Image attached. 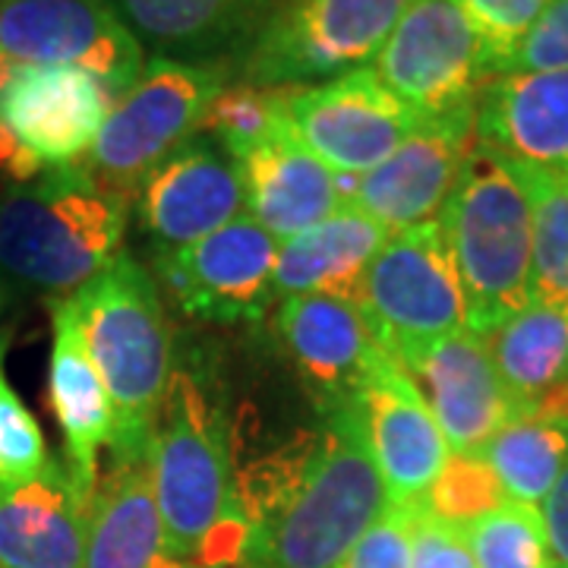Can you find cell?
<instances>
[{
  "mask_svg": "<svg viewBox=\"0 0 568 568\" xmlns=\"http://www.w3.org/2000/svg\"><path fill=\"white\" fill-rule=\"evenodd\" d=\"M388 508L361 407L342 405L234 467L244 568H342Z\"/></svg>",
  "mask_w": 568,
  "mask_h": 568,
  "instance_id": "cell-1",
  "label": "cell"
},
{
  "mask_svg": "<svg viewBox=\"0 0 568 568\" xmlns=\"http://www.w3.org/2000/svg\"><path fill=\"white\" fill-rule=\"evenodd\" d=\"M149 465L168 556L183 568L237 566L244 528L234 515L231 433L212 388L186 366L171 373Z\"/></svg>",
  "mask_w": 568,
  "mask_h": 568,
  "instance_id": "cell-2",
  "label": "cell"
},
{
  "mask_svg": "<svg viewBox=\"0 0 568 568\" xmlns=\"http://www.w3.org/2000/svg\"><path fill=\"white\" fill-rule=\"evenodd\" d=\"M80 328L114 405V462L149 452L171 383V335L159 284L130 253H118L73 294Z\"/></svg>",
  "mask_w": 568,
  "mask_h": 568,
  "instance_id": "cell-3",
  "label": "cell"
},
{
  "mask_svg": "<svg viewBox=\"0 0 568 568\" xmlns=\"http://www.w3.org/2000/svg\"><path fill=\"white\" fill-rule=\"evenodd\" d=\"M436 222L465 291L467 328L489 335L530 304L534 212L515 162L477 142Z\"/></svg>",
  "mask_w": 568,
  "mask_h": 568,
  "instance_id": "cell-4",
  "label": "cell"
},
{
  "mask_svg": "<svg viewBox=\"0 0 568 568\" xmlns=\"http://www.w3.org/2000/svg\"><path fill=\"white\" fill-rule=\"evenodd\" d=\"M130 205L82 164L44 171L0 200V268L41 291H80L121 253Z\"/></svg>",
  "mask_w": 568,
  "mask_h": 568,
  "instance_id": "cell-5",
  "label": "cell"
},
{
  "mask_svg": "<svg viewBox=\"0 0 568 568\" xmlns=\"http://www.w3.org/2000/svg\"><path fill=\"white\" fill-rule=\"evenodd\" d=\"M222 89L224 70L215 63L145 61L140 80L108 108L82 168L104 190L133 203L142 181L196 136L205 108Z\"/></svg>",
  "mask_w": 568,
  "mask_h": 568,
  "instance_id": "cell-6",
  "label": "cell"
},
{
  "mask_svg": "<svg viewBox=\"0 0 568 568\" xmlns=\"http://www.w3.org/2000/svg\"><path fill=\"white\" fill-rule=\"evenodd\" d=\"M410 0H282L246 44L244 82L301 89L376 61Z\"/></svg>",
  "mask_w": 568,
  "mask_h": 568,
  "instance_id": "cell-7",
  "label": "cell"
},
{
  "mask_svg": "<svg viewBox=\"0 0 568 568\" xmlns=\"http://www.w3.org/2000/svg\"><path fill=\"white\" fill-rule=\"evenodd\" d=\"M354 306L392 361L467 328L465 291L443 224L392 234L366 268Z\"/></svg>",
  "mask_w": 568,
  "mask_h": 568,
  "instance_id": "cell-8",
  "label": "cell"
},
{
  "mask_svg": "<svg viewBox=\"0 0 568 568\" xmlns=\"http://www.w3.org/2000/svg\"><path fill=\"white\" fill-rule=\"evenodd\" d=\"M373 73L420 118L474 108L493 80L484 44L458 0H410L379 48Z\"/></svg>",
  "mask_w": 568,
  "mask_h": 568,
  "instance_id": "cell-9",
  "label": "cell"
},
{
  "mask_svg": "<svg viewBox=\"0 0 568 568\" xmlns=\"http://www.w3.org/2000/svg\"><path fill=\"white\" fill-rule=\"evenodd\" d=\"M0 51L13 67H67L121 99L140 80L145 48L108 0H0Z\"/></svg>",
  "mask_w": 568,
  "mask_h": 568,
  "instance_id": "cell-10",
  "label": "cell"
},
{
  "mask_svg": "<svg viewBox=\"0 0 568 568\" xmlns=\"http://www.w3.org/2000/svg\"><path fill=\"white\" fill-rule=\"evenodd\" d=\"M284 121L291 133L335 174H366L424 121L386 82L361 67L335 80L287 92Z\"/></svg>",
  "mask_w": 568,
  "mask_h": 568,
  "instance_id": "cell-11",
  "label": "cell"
},
{
  "mask_svg": "<svg viewBox=\"0 0 568 568\" xmlns=\"http://www.w3.org/2000/svg\"><path fill=\"white\" fill-rule=\"evenodd\" d=\"M278 241L241 215L196 244L155 256V272L183 316L256 323L275 297Z\"/></svg>",
  "mask_w": 568,
  "mask_h": 568,
  "instance_id": "cell-12",
  "label": "cell"
},
{
  "mask_svg": "<svg viewBox=\"0 0 568 568\" xmlns=\"http://www.w3.org/2000/svg\"><path fill=\"white\" fill-rule=\"evenodd\" d=\"M474 145V108L424 118L386 162L361 174L351 205L379 224L388 237L436 222Z\"/></svg>",
  "mask_w": 568,
  "mask_h": 568,
  "instance_id": "cell-13",
  "label": "cell"
},
{
  "mask_svg": "<svg viewBox=\"0 0 568 568\" xmlns=\"http://www.w3.org/2000/svg\"><path fill=\"white\" fill-rule=\"evenodd\" d=\"M436 417L448 452H477L493 433L518 420V407L489 357L487 338L462 328L395 357Z\"/></svg>",
  "mask_w": 568,
  "mask_h": 568,
  "instance_id": "cell-14",
  "label": "cell"
},
{
  "mask_svg": "<svg viewBox=\"0 0 568 568\" xmlns=\"http://www.w3.org/2000/svg\"><path fill=\"white\" fill-rule=\"evenodd\" d=\"M155 256L196 244L244 215V178L215 142L186 140L164 159L133 196Z\"/></svg>",
  "mask_w": 568,
  "mask_h": 568,
  "instance_id": "cell-15",
  "label": "cell"
},
{
  "mask_svg": "<svg viewBox=\"0 0 568 568\" xmlns=\"http://www.w3.org/2000/svg\"><path fill=\"white\" fill-rule=\"evenodd\" d=\"M108 118V92L67 67H13L0 89V130L44 171L82 164Z\"/></svg>",
  "mask_w": 568,
  "mask_h": 568,
  "instance_id": "cell-16",
  "label": "cell"
},
{
  "mask_svg": "<svg viewBox=\"0 0 568 568\" xmlns=\"http://www.w3.org/2000/svg\"><path fill=\"white\" fill-rule=\"evenodd\" d=\"M278 332L320 414L354 405L376 369L388 361L361 310L342 297H284Z\"/></svg>",
  "mask_w": 568,
  "mask_h": 568,
  "instance_id": "cell-17",
  "label": "cell"
},
{
  "mask_svg": "<svg viewBox=\"0 0 568 568\" xmlns=\"http://www.w3.org/2000/svg\"><path fill=\"white\" fill-rule=\"evenodd\" d=\"M357 407L388 503H420L452 455L420 392L407 379L405 369L388 357L357 395Z\"/></svg>",
  "mask_w": 568,
  "mask_h": 568,
  "instance_id": "cell-18",
  "label": "cell"
},
{
  "mask_svg": "<svg viewBox=\"0 0 568 568\" xmlns=\"http://www.w3.org/2000/svg\"><path fill=\"white\" fill-rule=\"evenodd\" d=\"M51 332L48 405L61 426L63 465L77 487L92 499L102 477V448L114 443V405L85 347L73 297L51 301Z\"/></svg>",
  "mask_w": 568,
  "mask_h": 568,
  "instance_id": "cell-19",
  "label": "cell"
},
{
  "mask_svg": "<svg viewBox=\"0 0 568 568\" xmlns=\"http://www.w3.org/2000/svg\"><path fill=\"white\" fill-rule=\"evenodd\" d=\"M89 508L63 462L17 487L0 484V568H82Z\"/></svg>",
  "mask_w": 568,
  "mask_h": 568,
  "instance_id": "cell-20",
  "label": "cell"
},
{
  "mask_svg": "<svg viewBox=\"0 0 568 568\" xmlns=\"http://www.w3.org/2000/svg\"><path fill=\"white\" fill-rule=\"evenodd\" d=\"M474 133L511 162L566 171L568 70L493 77L474 104Z\"/></svg>",
  "mask_w": 568,
  "mask_h": 568,
  "instance_id": "cell-21",
  "label": "cell"
},
{
  "mask_svg": "<svg viewBox=\"0 0 568 568\" xmlns=\"http://www.w3.org/2000/svg\"><path fill=\"white\" fill-rule=\"evenodd\" d=\"M237 164L246 212L275 241H287L347 205L335 171L291 133L287 121Z\"/></svg>",
  "mask_w": 568,
  "mask_h": 568,
  "instance_id": "cell-22",
  "label": "cell"
},
{
  "mask_svg": "<svg viewBox=\"0 0 568 568\" xmlns=\"http://www.w3.org/2000/svg\"><path fill=\"white\" fill-rule=\"evenodd\" d=\"M111 10L155 58L209 63L250 44L275 0H108Z\"/></svg>",
  "mask_w": 568,
  "mask_h": 568,
  "instance_id": "cell-23",
  "label": "cell"
},
{
  "mask_svg": "<svg viewBox=\"0 0 568 568\" xmlns=\"http://www.w3.org/2000/svg\"><path fill=\"white\" fill-rule=\"evenodd\" d=\"M82 568H183L164 549L149 452L114 462L89 508Z\"/></svg>",
  "mask_w": 568,
  "mask_h": 568,
  "instance_id": "cell-24",
  "label": "cell"
},
{
  "mask_svg": "<svg viewBox=\"0 0 568 568\" xmlns=\"http://www.w3.org/2000/svg\"><path fill=\"white\" fill-rule=\"evenodd\" d=\"M386 241L388 234L379 224L361 209L345 205L332 219L278 241L275 297L325 294L354 304L366 268Z\"/></svg>",
  "mask_w": 568,
  "mask_h": 568,
  "instance_id": "cell-25",
  "label": "cell"
},
{
  "mask_svg": "<svg viewBox=\"0 0 568 568\" xmlns=\"http://www.w3.org/2000/svg\"><path fill=\"white\" fill-rule=\"evenodd\" d=\"M484 338L518 417H530L547 395L568 386V313L562 310L530 301Z\"/></svg>",
  "mask_w": 568,
  "mask_h": 568,
  "instance_id": "cell-26",
  "label": "cell"
},
{
  "mask_svg": "<svg viewBox=\"0 0 568 568\" xmlns=\"http://www.w3.org/2000/svg\"><path fill=\"white\" fill-rule=\"evenodd\" d=\"M477 455L496 470L508 499L540 506L568 465V424L518 417L493 433Z\"/></svg>",
  "mask_w": 568,
  "mask_h": 568,
  "instance_id": "cell-27",
  "label": "cell"
},
{
  "mask_svg": "<svg viewBox=\"0 0 568 568\" xmlns=\"http://www.w3.org/2000/svg\"><path fill=\"white\" fill-rule=\"evenodd\" d=\"M534 212L530 301L568 313V178L515 162Z\"/></svg>",
  "mask_w": 568,
  "mask_h": 568,
  "instance_id": "cell-28",
  "label": "cell"
},
{
  "mask_svg": "<svg viewBox=\"0 0 568 568\" xmlns=\"http://www.w3.org/2000/svg\"><path fill=\"white\" fill-rule=\"evenodd\" d=\"M462 530L477 568H556L540 506L506 499Z\"/></svg>",
  "mask_w": 568,
  "mask_h": 568,
  "instance_id": "cell-29",
  "label": "cell"
},
{
  "mask_svg": "<svg viewBox=\"0 0 568 568\" xmlns=\"http://www.w3.org/2000/svg\"><path fill=\"white\" fill-rule=\"evenodd\" d=\"M287 92L291 89H260L246 82L224 85L205 108L196 133H205L234 162H241L282 126Z\"/></svg>",
  "mask_w": 568,
  "mask_h": 568,
  "instance_id": "cell-30",
  "label": "cell"
},
{
  "mask_svg": "<svg viewBox=\"0 0 568 568\" xmlns=\"http://www.w3.org/2000/svg\"><path fill=\"white\" fill-rule=\"evenodd\" d=\"M506 499L496 470L477 452H452L420 503L433 518L455 528H467L493 508L503 506Z\"/></svg>",
  "mask_w": 568,
  "mask_h": 568,
  "instance_id": "cell-31",
  "label": "cell"
},
{
  "mask_svg": "<svg viewBox=\"0 0 568 568\" xmlns=\"http://www.w3.org/2000/svg\"><path fill=\"white\" fill-rule=\"evenodd\" d=\"M10 338H0V484L17 487L36 477L41 467L48 465V443L41 433L39 420L26 407L20 392L7 383L3 373V354Z\"/></svg>",
  "mask_w": 568,
  "mask_h": 568,
  "instance_id": "cell-32",
  "label": "cell"
},
{
  "mask_svg": "<svg viewBox=\"0 0 568 568\" xmlns=\"http://www.w3.org/2000/svg\"><path fill=\"white\" fill-rule=\"evenodd\" d=\"M549 0H458L487 54L489 77H503L515 48L540 20Z\"/></svg>",
  "mask_w": 568,
  "mask_h": 568,
  "instance_id": "cell-33",
  "label": "cell"
},
{
  "mask_svg": "<svg viewBox=\"0 0 568 568\" xmlns=\"http://www.w3.org/2000/svg\"><path fill=\"white\" fill-rule=\"evenodd\" d=\"M420 503L395 506L379 515V521L347 552L342 568H410L414 566V534H417Z\"/></svg>",
  "mask_w": 568,
  "mask_h": 568,
  "instance_id": "cell-34",
  "label": "cell"
},
{
  "mask_svg": "<svg viewBox=\"0 0 568 568\" xmlns=\"http://www.w3.org/2000/svg\"><path fill=\"white\" fill-rule=\"evenodd\" d=\"M568 70V0H549L540 20L515 48L506 73H547Z\"/></svg>",
  "mask_w": 568,
  "mask_h": 568,
  "instance_id": "cell-35",
  "label": "cell"
},
{
  "mask_svg": "<svg viewBox=\"0 0 568 568\" xmlns=\"http://www.w3.org/2000/svg\"><path fill=\"white\" fill-rule=\"evenodd\" d=\"M410 568H477L467 549L465 530L433 518L420 503L414 534V566Z\"/></svg>",
  "mask_w": 568,
  "mask_h": 568,
  "instance_id": "cell-36",
  "label": "cell"
},
{
  "mask_svg": "<svg viewBox=\"0 0 568 568\" xmlns=\"http://www.w3.org/2000/svg\"><path fill=\"white\" fill-rule=\"evenodd\" d=\"M540 515H544V525H547L549 549H552L556 568H568V465L559 474L556 487L549 489L547 499L540 503Z\"/></svg>",
  "mask_w": 568,
  "mask_h": 568,
  "instance_id": "cell-37",
  "label": "cell"
},
{
  "mask_svg": "<svg viewBox=\"0 0 568 568\" xmlns=\"http://www.w3.org/2000/svg\"><path fill=\"white\" fill-rule=\"evenodd\" d=\"M10 73H13V63L7 61V54L0 51V89L7 85V80H10Z\"/></svg>",
  "mask_w": 568,
  "mask_h": 568,
  "instance_id": "cell-38",
  "label": "cell"
},
{
  "mask_svg": "<svg viewBox=\"0 0 568 568\" xmlns=\"http://www.w3.org/2000/svg\"><path fill=\"white\" fill-rule=\"evenodd\" d=\"M559 174H566V178H568V168H566V171H559Z\"/></svg>",
  "mask_w": 568,
  "mask_h": 568,
  "instance_id": "cell-39",
  "label": "cell"
}]
</instances>
